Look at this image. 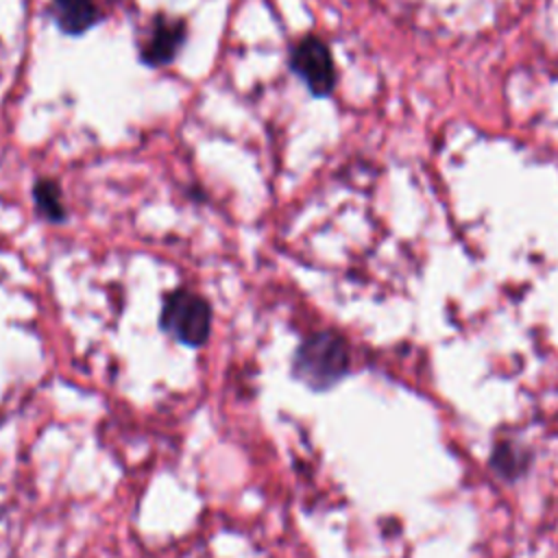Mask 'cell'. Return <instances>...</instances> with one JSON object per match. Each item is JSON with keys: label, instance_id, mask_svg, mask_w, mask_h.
Segmentation results:
<instances>
[{"label": "cell", "instance_id": "5b68a950", "mask_svg": "<svg viewBox=\"0 0 558 558\" xmlns=\"http://www.w3.org/2000/svg\"><path fill=\"white\" fill-rule=\"evenodd\" d=\"M50 13L57 28L68 37H81L102 22L96 0H50Z\"/></svg>", "mask_w": 558, "mask_h": 558}, {"label": "cell", "instance_id": "7a4b0ae2", "mask_svg": "<svg viewBox=\"0 0 558 558\" xmlns=\"http://www.w3.org/2000/svg\"><path fill=\"white\" fill-rule=\"evenodd\" d=\"M159 323L174 340L201 347L211 331V307L201 294L179 288L166 296Z\"/></svg>", "mask_w": 558, "mask_h": 558}, {"label": "cell", "instance_id": "3957f363", "mask_svg": "<svg viewBox=\"0 0 558 558\" xmlns=\"http://www.w3.org/2000/svg\"><path fill=\"white\" fill-rule=\"evenodd\" d=\"M288 68L316 98H325L336 89L338 72L331 50L316 35H305L292 46L288 54Z\"/></svg>", "mask_w": 558, "mask_h": 558}, {"label": "cell", "instance_id": "6da1fadb", "mask_svg": "<svg viewBox=\"0 0 558 558\" xmlns=\"http://www.w3.org/2000/svg\"><path fill=\"white\" fill-rule=\"evenodd\" d=\"M349 368V347L333 331H316L307 336L292 362L294 375L314 390H325L344 377Z\"/></svg>", "mask_w": 558, "mask_h": 558}, {"label": "cell", "instance_id": "8992f818", "mask_svg": "<svg viewBox=\"0 0 558 558\" xmlns=\"http://www.w3.org/2000/svg\"><path fill=\"white\" fill-rule=\"evenodd\" d=\"M33 203L48 222H63L68 216L61 185L50 177H39L33 183Z\"/></svg>", "mask_w": 558, "mask_h": 558}, {"label": "cell", "instance_id": "52a82bcc", "mask_svg": "<svg viewBox=\"0 0 558 558\" xmlns=\"http://www.w3.org/2000/svg\"><path fill=\"white\" fill-rule=\"evenodd\" d=\"M523 456L514 451L512 442H501L495 453H493V466L504 475V477H514L523 469Z\"/></svg>", "mask_w": 558, "mask_h": 558}, {"label": "cell", "instance_id": "277c9868", "mask_svg": "<svg viewBox=\"0 0 558 558\" xmlns=\"http://www.w3.org/2000/svg\"><path fill=\"white\" fill-rule=\"evenodd\" d=\"M187 41L185 17H174L166 13L153 15L144 41L140 44V61L148 68L170 65Z\"/></svg>", "mask_w": 558, "mask_h": 558}]
</instances>
